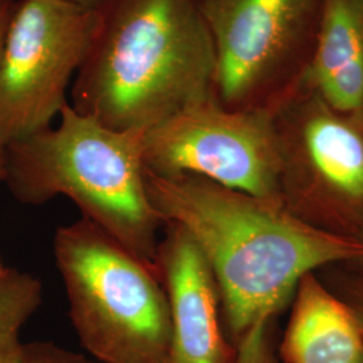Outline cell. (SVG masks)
Listing matches in <instances>:
<instances>
[{"label": "cell", "instance_id": "obj_3", "mask_svg": "<svg viewBox=\"0 0 363 363\" xmlns=\"http://www.w3.org/2000/svg\"><path fill=\"white\" fill-rule=\"evenodd\" d=\"M143 132L112 130L69 103L55 128L6 147L4 182L27 205L72 199L82 218L156 268L164 222L145 187Z\"/></svg>", "mask_w": 363, "mask_h": 363}, {"label": "cell", "instance_id": "obj_9", "mask_svg": "<svg viewBox=\"0 0 363 363\" xmlns=\"http://www.w3.org/2000/svg\"><path fill=\"white\" fill-rule=\"evenodd\" d=\"M277 354L283 363H363V334L350 306L308 273L298 281Z\"/></svg>", "mask_w": 363, "mask_h": 363}, {"label": "cell", "instance_id": "obj_17", "mask_svg": "<svg viewBox=\"0 0 363 363\" xmlns=\"http://www.w3.org/2000/svg\"><path fill=\"white\" fill-rule=\"evenodd\" d=\"M65 1L79 6V7H84V9H89V10H97L104 3V0H65Z\"/></svg>", "mask_w": 363, "mask_h": 363}, {"label": "cell", "instance_id": "obj_1", "mask_svg": "<svg viewBox=\"0 0 363 363\" xmlns=\"http://www.w3.org/2000/svg\"><path fill=\"white\" fill-rule=\"evenodd\" d=\"M151 203L199 247L218 286L225 335L235 346L262 318L286 306L315 268L363 259V245L288 213L281 199L223 187L203 177L145 169Z\"/></svg>", "mask_w": 363, "mask_h": 363}, {"label": "cell", "instance_id": "obj_19", "mask_svg": "<svg viewBox=\"0 0 363 363\" xmlns=\"http://www.w3.org/2000/svg\"><path fill=\"white\" fill-rule=\"evenodd\" d=\"M3 269H4V267H3V265H1V262H0V271H3Z\"/></svg>", "mask_w": 363, "mask_h": 363}, {"label": "cell", "instance_id": "obj_6", "mask_svg": "<svg viewBox=\"0 0 363 363\" xmlns=\"http://www.w3.org/2000/svg\"><path fill=\"white\" fill-rule=\"evenodd\" d=\"M97 23V10L65 0L16 1L0 58V147L60 116Z\"/></svg>", "mask_w": 363, "mask_h": 363}, {"label": "cell", "instance_id": "obj_2", "mask_svg": "<svg viewBox=\"0 0 363 363\" xmlns=\"http://www.w3.org/2000/svg\"><path fill=\"white\" fill-rule=\"evenodd\" d=\"M70 105L116 130H147L214 94L213 42L194 0H104Z\"/></svg>", "mask_w": 363, "mask_h": 363}, {"label": "cell", "instance_id": "obj_4", "mask_svg": "<svg viewBox=\"0 0 363 363\" xmlns=\"http://www.w3.org/2000/svg\"><path fill=\"white\" fill-rule=\"evenodd\" d=\"M54 255L85 350L101 363H169V298L156 268L85 218L57 229Z\"/></svg>", "mask_w": 363, "mask_h": 363}, {"label": "cell", "instance_id": "obj_20", "mask_svg": "<svg viewBox=\"0 0 363 363\" xmlns=\"http://www.w3.org/2000/svg\"><path fill=\"white\" fill-rule=\"evenodd\" d=\"M361 244H362V245H363V241H362V242H361Z\"/></svg>", "mask_w": 363, "mask_h": 363}, {"label": "cell", "instance_id": "obj_13", "mask_svg": "<svg viewBox=\"0 0 363 363\" xmlns=\"http://www.w3.org/2000/svg\"><path fill=\"white\" fill-rule=\"evenodd\" d=\"M273 318H262L235 345L233 363H280L273 337Z\"/></svg>", "mask_w": 363, "mask_h": 363}, {"label": "cell", "instance_id": "obj_12", "mask_svg": "<svg viewBox=\"0 0 363 363\" xmlns=\"http://www.w3.org/2000/svg\"><path fill=\"white\" fill-rule=\"evenodd\" d=\"M42 303V284L30 273L0 271V363H10L19 350L21 331Z\"/></svg>", "mask_w": 363, "mask_h": 363}, {"label": "cell", "instance_id": "obj_15", "mask_svg": "<svg viewBox=\"0 0 363 363\" xmlns=\"http://www.w3.org/2000/svg\"><path fill=\"white\" fill-rule=\"evenodd\" d=\"M18 0H0V58L6 46Z\"/></svg>", "mask_w": 363, "mask_h": 363}, {"label": "cell", "instance_id": "obj_11", "mask_svg": "<svg viewBox=\"0 0 363 363\" xmlns=\"http://www.w3.org/2000/svg\"><path fill=\"white\" fill-rule=\"evenodd\" d=\"M358 117L337 113L320 100L300 130L301 152L315 179L350 203L363 202V128Z\"/></svg>", "mask_w": 363, "mask_h": 363}, {"label": "cell", "instance_id": "obj_14", "mask_svg": "<svg viewBox=\"0 0 363 363\" xmlns=\"http://www.w3.org/2000/svg\"><path fill=\"white\" fill-rule=\"evenodd\" d=\"M10 363H91L84 355L52 342L22 343Z\"/></svg>", "mask_w": 363, "mask_h": 363}, {"label": "cell", "instance_id": "obj_5", "mask_svg": "<svg viewBox=\"0 0 363 363\" xmlns=\"http://www.w3.org/2000/svg\"><path fill=\"white\" fill-rule=\"evenodd\" d=\"M145 169L190 174L223 187L280 199L284 143L269 106L230 109L214 94L143 132Z\"/></svg>", "mask_w": 363, "mask_h": 363}, {"label": "cell", "instance_id": "obj_10", "mask_svg": "<svg viewBox=\"0 0 363 363\" xmlns=\"http://www.w3.org/2000/svg\"><path fill=\"white\" fill-rule=\"evenodd\" d=\"M307 76L333 111L363 112V0H325Z\"/></svg>", "mask_w": 363, "mask_h": 363}, {"label": "cell", "instance_id": "obj_18", "mask_svg": "<svg viewBox=\"0 0 363 363\" xmlns=\"http://www.w3.org/2000/svg\"><path fill=\"white\" fill-rule=\"evenodd\" d=\"M6 179V148L0 147V182Z\"/></svg>", "mask_w": 363, "mask_h": 363}, {"label": "cell", "instance_id": "obj_16", "mask_svg": "<svg viewBox=\"0 0 363 363\" xmlns=\"http://www.w3.org/2000/svg\"><path fill=\"white\" fill-rule=\"evenodd\" d=\"M350 307L352 312H354V315H355V319H357V322H358L359 328H361L363 334V294L358 298L357 303L352 304Z\"/></svg>", "mask_w": 363, "mask_h": 363}, {"label": "cell", "instance_id": "obj_8", "mask_svg": "<svg viewBox=\"0 0 363 363\" xmlns=\"http://www.w3.org/2000/svg\"><path fill=\"white\" fill-rule=\"evenodd\" d=\"M156 268L169 298V363H233L235 346L223 331L216 279L199 247L174 223H164Z\"/></svg>", "mask_w": 363, "mask_h": 363}, {"label": "cell", "instance_id": "obj_7", "mask_svg": "<svg viewBox=\"0 0 363 363\" xmlns=\"http://www.w3.org/2000/svg\"><path fill=\"white\" fill-rule=\"evenodd\" d=\"M313 0H194L213 42L214 96L230 109L264 94L298 38Z\"/></svg>", "mask_w": 363, "mask_h": 363}]
</instances>
